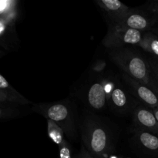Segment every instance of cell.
Returning <instances> with one entry per match:
<instances>
[{"label": "cell", "instance_id": "1", "mask_svg": "<svg viewBox=\"0 0 158 158\" xmlns=\"http://www.w3.org/2000/svg\"><path fill=\"white\" fill-rule=\"evenodd\" d=\"M80 134L83 145L94 158H106L114 145L110 130L95 114L84 112L80 121Z\"/></svg>", "mask_w": 158, "mask_h": 158}, {"label": "cell", "instance_id": "2", "mask_svg": "<svg viewBox=\"0 0 158 158\" xmlns=\"http://www.w3.org/2000/svg\"><path fill=\"white\" fill-rule=\"evenodd\" d=\"M110 59L134 80L146 85L158 95V84L148 59L129 47L111 49Z\"/></svg>", "mask_w": 158, "mask_h": 158}, {"label": "cell", "instance_id": "3", "mask_svg": "<svg viewBox=\"0 0 158 158\" xmlns=\"http://www.w3.org/2000/svg\"><path fill=\"white\" fill-rule=\"evenodd\" d=\"M32 110L33 112L56 123L68 138L70 140L76 139L77 135L76 112L69 101L63 100L54 103H38L34 105Z\"/></svg>", "mask_w": 158, "mask_h": 158}, {"label": "cell", "instance_id": "4", "mask_svg": "<svg viewBox=\"0 0 158 158\" xmlns=\"http://www.w3.org/2000/svg\"><path fill=\"white\" fill-rule=\"evenodd\" d=\"M106 102L113 111L121 115L132 114L139 102L130 94L118 77L103 78Z\"/></svg>", "mask_w": 158, "mask_h": 158}, {"label": "cell", "instance_id": "5", "mask_svg": "<svg viewBox=\"0 0 158 158\" xmlns=\"http://www.w3.org/2000/svg\"><path fill=\"white\" fill-rule=\"evenodd\" d=\"M143 38L142 32L117 24H108V30L102 43L110 49L138 46Z\"/></svg>", "mask_w": 158, "mask_h": 158}, {"label": "cell", "instance_id": "6", "mask_svg": "<svg viewBox=\"0 0 158 158\" xmlns=\"http://www.w3.org/2000/svg\"><path fill=\"white\" fill-rule=\"evenodd\" d=\"M121 78L130 94L140 104L152 110L158 109V95L154 91L123 73L121 74Z\"/></svg>", "mask_w": 158, "mask_h": 158}, {"label": "cell", "instance_id": "7", "mask_svg": "<svg viewBox=\"0 0 158 158\" xmlns=\"http://www.w3.org/2000/svg\"><path fill=\"white\" fill-rule=\"evenodd\" d=\"M19 13L18 10L10 15L0 16V48L6 52L15 50L19 47V40L15 29Z\"/></svg>", "mask_w": 158, "mask_h": 158}, {"label": "cell", "instance_id": "8", "mask_svg": "<svg viewBox=\"0 0 158 158\" xmlns=\"http://www.w3.org/2000/svg\"><path fill=\"white\" fill-rule=\"evenodd\" d=\"M83 100L91 110L102 111L107 105L103 79H96L86 86Z\"/></svg>", "mask_w": 158, "mask_h": 158}, {"label": "cell", "instance_id": "9", "mask_svg": "<svg viewBox=\"0 0 158 158\" xmlns=\"http://www.w3.org/2000/svg\"><path fill=\"white\" fill-rule=\"evenodd\" d=\"M135 127L158 136V121L152 110L139 104L131 114Z\"/></svg>", "mask_w": 158, "mask_h": 158}, {"label": "cell", "instance_id": "10", "mask_svg": "<svg viewBox=\"0 0 158 158\" xmlns=\"http://www.w3.org/2000/svg\"><path fill=\"white\" fill-rule=\"evenodd\" d=\"M154 23V20L144 12L136 9H130L129 12L118 23L114 24L143 32L148 30Z\"/></svg>", "mask_w": 158, "mask_h": 158}, {"label": "cell", "instance_id": "11", "mask_svg": "<svg viewBox=\"0 0 158 158\" xmlns=\"http://www.w3.org/2000/svg\"><path fill=\"white\" fill-rule=\"evenodd\" d=\"M95 2L103 12L108 24L117 23L130 10L129 6L119 0H96Z\"/></svg>", "mask_w": 158, "mask_h": 158}, {"label": "cell", "instance_id": "12", "mask_svg": "<svg viewBox=\"0 0 158 158\" xmlns=\"http://www.w3.org/2000/svg\"><path fill=\"white\" fill-rule=\"evenodd\" d=\"M133 133L134 143L139 149L148 155L158 157V136L137 127Z\"/></svg>", "mask_w": 158, "mask_h": 158}, {"label": "cell", "instance_id": "13", "mask_svg": "<svg viewBox=\"0 0 158 158\" xmlns=\"http://www.w3.org/2000/svg\"><path fill=\"white\" fill-rule=\"evenodd\" d=\"M154 56L158 57V35L151 32L143 34V38L138 46Z\"/></svg>", "mask_w": 158, "mask_h": 158}, {"label": "cell", "instance_id": "14", "mask_svg": "<svg viewBox=\"0 0 158 158\" xmlns=\"http://www.w3.org/2000/svg\"><path fill=\"white\" fill-rule=\"evenodd\" d=\"M47 131L49 137L58 145L61 146L63 143L66 141L65 139V134L63 130L58 126L56 123L50 120H47Z\"/></svg>", "mask_w": 158, "mask_h": 158}, {"label": "cell", "instance_id": "15", "mask_svg": "<svg viewBox=\"0 0 158 158\" xmlns=\"http://www.w3.org/2000/svg\"><path fill=\"white\" fill-rule=\"evenodd\" d=\"M20 105L9 103H0V120L17 118L21 115Z\"/></svg>", "mask_w": 158, "mask_h": 158}, {"label": "cell", "instance_id": "16", "mask_svg": "<svg viewBox=\"0 0 158 158\" xmlns=\"http://www.w3.org/2000/svg\"><path fill=\"white\" fill-rule=\"evenodd\" d=\"M0 103H14V104L23 106V105L29 104V103H31V101L27 100L23 96L15 97V96L10 95V94H7V93H5L3 91L0 90Z\"/></svg>", "mask_w": 158, "mask_h": 158}, {"label": "cell", "instance_id": "17", "mask_svg": "<svg viewBox=\"0 0 158 158\" xmlns=\"http://www.w3.org/2000/svg\"><path fill=\"white\" fill-rule=\"evenodd\" d=\"M19 3L17 0H0V16L10 15L18 11Z\"/></svg>", "mask_w": 158, "mask_h": 158}, {"label": "cell", "instance_id": "18", "mask_svg": "<svg viewBox=\"0 0 158 158\" xmlns=\"http://www.w3.org/2000/svg\"><path fill=\"white\" fill-rule=\"evenodd\" d=\"M0 90L3 91L5 93H7V94H10V95L15 96V97H21V96H23L9 84L8 80L1 73H0Z\"/></svg>", "mask_w": 158, "mask_h": 158}, {"label": "cell", "instance_id": "19", "mask_svg": "<svg viewBox=\"0 0 158 158\" xmlns=\"http://www.w3.org/2000/svg\"><path fill=\"white\" fill-rule=\"evenodd\" d=\"M60 150V158H77L73 157L72 154V150L69 143H68L67 140L64 143L59 147Z\"/></svg>", "mask_w": 158, "mask_h": 158}, {"label": "cell", "instance_id": "20", "mask_svg": "<svg viewBox=\"0 0 158 158\" xmlns=\"http://www.w3.org/2000/svg\"><path fill=\"white\" fill-rule=\"evenodd\" d=\"M106 62L103 61V60H97V61L93 65L91 69H92V72L94 73V74H99L104 70V69L106 68Z\"/></svg>", "mask_w": 158, "mask_h": 158}, {"label": "cell", "instance_id": "21", "mask_svg": "<svg viewBox=\"0 0 158 158\" xmlns=\"http://www.w3.org/2000/svg\"><path fill=\"white\" fill-rule=\"evenodd\" d=\"M148 60L149 62V64L151 66L153 73L158 78V57L152 56L149 59H148Z\"/></svg>", "mask_w": 158, "mask_h": 158}, {"label": "cell", "instance_id": "22", "mask_svg": "<svg viewBox=\"0 0 158 158\" xmlns=\"http://www.w3.org/2000/svg\"><path fill=\"white\" fill-rule=\"evenodd\" d=\"M77 158H94V157H93L92 155L88 152V151L86 149V148H85L83 145H82L81 151H80L79 155L77 156Z\"/></svg>", "mask_w": 158, "mask_h": 158}, {"label": "cell", "instance_id": "23", "mask_svg": "<svg viewBox=\"0 0 158 158\" xmlns=\"http://www.w3.org/2000/svg\"><path fill=\"white\" fill-rule=\"evenodd\" d=\"M148 9H149V10L151 11V12H152L153 13L158 15V5H156V4L152 5V6H149V7H148Z\"/></svg>", "mask_w": 158, "mask_h": 158}, {"label": "cell", "instance_id": "24", "mask_svg": "<svg viewBox=\"0 0 158 158\" xmlns=\"http://www.w3.org/2000/svg\"><path fill=\"white\" fill-rule=\"evenodd\" d=\"M152 111H153V113H154V115H155L156 118H157V121H158V109H157V110H153Z\"/></svg>", "mask_w": 158, "mask_h": 158}, {"label": "cell", "instance_id": "25", "mask_svg": "<svg viewBox=\"0 0 158 158\" xmlns=\"http://www.w3.org/2000/svg\"><path fill=\"white\" fill-rule=\"evenodd\" d=\"M5 54H6V52H5L4 50H2V49L0 48V59L2 58V57H3L5 56Z\"/></svg>", "mask_w": 158, "mask_h": 158}, {"label": "cell", "instance_id": "26", "mask_svg": "<svg viewBox=\"0 0 158 158\" xmlns=\"http://www.w3.org/2000/svg\"><path fill=\"white\" fill-rule=\"evenodd\" d=\"M154 76H155V75H154ZM155 78H156V80H157V84H158V78L157 77H156V76H155Z\"/></svg>", "mask_w": 158, "mask_h": 158}, {"label": "cell", "instance_id": "27", "mask_svg": "<svg viewBox=\"0 0 158 158\" xmlns=\"http://www.w3.org/2000/svg\"><path fill=\"white\" fill-rule=\"evenodd\" d=\"M157 3H158V1H157Z\"/></svg>", "mask_w": 158, "mask_h": 158}]
</instances>
